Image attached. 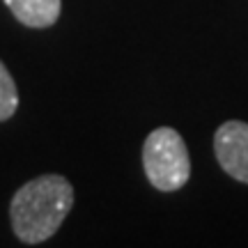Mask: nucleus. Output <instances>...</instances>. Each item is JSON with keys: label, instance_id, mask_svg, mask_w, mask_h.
<instances>
[{"label": "nucleus", "instance_id": "obj_5", "mask_svg": "<svg viewBox=\"0 0 248 248\" xmlns=\"http://www.w3.org/2000/svg\"><path fill=\"white\" fill-rule=\"evenodd\" d=\"M18 108V92L16 83L12 78V74L7 71V67L0 60V122H5L16 113Z\"/></svg>", "mask_w": 248, "mask_h": 248}, {"label": "nucleus", "instance_id": "obj_1", "mask_svg": "<svg viewBox=\"0 0 248 248\" xmlns=\"http://www.w3.org/2000/svg\"><path fill=\"white\" fill-rule=\"evenodd\" d=\"M74 207V188L62 175L30 179L12 198V230L26 244L51 239Z\"/></svg>", "mask_w": 248, "mask_h": 248}, {"label": "nucleus", "instance_id": "obj_2", "mask_svg": "<svg viewBox=\"0 0 248 248\" xmlns=\"http://www.w3.org/2000/svg\"><path fill=\"white\" fill-rule=\"evenodd\" d=\"M142 166L150 184L159 191H177L191 177V156L184 138L170 126H159L142 145Z\"/></svg>", "mask_w": 248, "mask_h": 248}, {"label": "nucleus", "instance_id": "obj_4", "mask_svg": "<svg viewBox=\"0 0 248 248\" xmlns=\"http://www.w3.org/2000/svg\"><path fill=\"white\" fill-rule=\"evenodd\" d=\"M9 12L28 28L53 26L62 9V0H5Z\"/></svg>", "mask_w": 248, "mask_h": 248}, {"label": "nucleus", "instance_id": "obj_3", "mask_svg": "<svg viewBox=\"0 0 248 248\" xmlns=\"http://www.w3.org/2000/svg\"><path fill=\"white\" fill-rule=\"evenodd\" d=\"M216 161L232 179L248 184V124L239 120L221 124L214 133Z\"/></svg>", "mask_w": 248, "mask_h": 248}]
</instances>
